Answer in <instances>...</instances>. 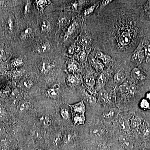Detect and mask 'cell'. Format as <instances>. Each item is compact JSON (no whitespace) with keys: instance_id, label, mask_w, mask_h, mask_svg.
<instances>
[{"instance_id":"5","label":"cell","mask_w":150,"mask_h":150,"mask_svg":"<svg viewBox=\"0 0 150 150\" xmlns=\"http://www.w3.org/2000/svg\"><path fill=\"white\" fill-rule=\"evenodd\" d=\"M54 67L53 63L48 60L42 61L39 63V68L40 71L42 74H47Z\"/></svg>"},{"instance_id":"9","label":"cell","mask_w":150,"mask_h":150,"mask_svg":"<svg viewBox=\"0 0 150 150\" xmlns=\"http://www.w3.org/2000/svg\"><path fill=\"white\" fill-rule=\"evenodd\" d=\"M96 57L98 59L101 60L103 63L105 65H108L112 61V58L109 55L103 54L100 51H97L96 53Z\"/></svg>"},{"instance_id":"53","label":"cell","mask_w":150,"mask_h":150,"mask_svg":"<svg viewBox=\"0 0 150 150\" xmlns=\"http://www.w3.org/2000/svg\"><path fill=\"white\" fill-rule=\"evenodd\" d=\"M110 150L109 147L106 146H103L102 148V150Z\"/></svg>"},{"instance_id":"49","label":"cell","mask_w":150,"mask_h":150,"mask_svg":"<svg viewBox=\"0 0 150 150\" xmlns=\"http://www.w3.org/2000/svg\"><path fill=\"white\" fill-rule=\"evenodd\" d=\"M29 8V4L27 3L25 6V14H27L28 12V10H29V8Z\"/></svg>"},{"instance_id":"22","label":"cell","mask_w":150,"mask_h":150,"mask_svg":"<svg viewBox=\"0 0 150 150\" xmlns=\"http://www.w3.org/2000/svg\"><path fill=\"white\" fill-rule=\"evenodd\" d=\"M91 63L94 66V68L98 71L103 70L104 65L98 59H96L94 58H92L91 60Z\"/></svg>"},{"instance_id":"31","label":"cell","mask_w":150,"mask_h":150,"mask_svg":"<svg viewBox=\"0 0 150 150\" xmlns=\"http://www.w3.org/2000/svg\"><path fill=\"white\" fill-rule=\"evenodd\" d=\"M96 4L93 5L91 6L90 7H88V8H86V9L84 11L83 13V16L85 17H87L90 16L91 14L94 12V10L95 9L96 7Z\"/></svg>"},{"instance_id":"48","label":"cell","mask_w":150,"mask_h":150,"mask_svg":"<svg viewBox=\"0 0 150 150\" xmlns=\"http://www.w3.org/2000/svg\"><path fill=\"white\" fill-rule=\"evenodd\" d=\"M5 130L3 127L0 126V136L4 133Z\"/></svg>"},{"instance_id":"2","label":"cell","mask_w":150,"mask_h":150,"mask_svg":"<svg viewBox=\"0 0 150 150\" xmlns=\"http://www.w3.org/2000/svg\"><path fill=\"white\" fill-rule=\"evenodd\" d=\"M144 52L142 43H140L136 49L135 50L131 57V61L136 64H140L142 63L144 58Z\"/></svg>"},{"instance_id":"7","label":"cell","mask_w":150,"mask_h":150,"mask_svg":"<svg viewBox=\"0 0 150 150\" xmlns=\"http://www.w3.org/2000/svg\"><path fill=\"white\" fill-rule=\"evenodd\" d=\"M131 77L135 80L141 81L145 79L146 76L141 70L137 67L133 68L131 72Z\"/></svg>"},{"instance_id":"30","label":"cell","mask_w":150,"mask_h":150,"mask_svg":"<svg viewBox=\"0 0 150 150\" xmlns=\"http://www.w3.org/2000/svg\"><path fill=\"white\" fill-rule=\"evenodd\" d=\"M36 3H37V5L38 9L41 11H43L47 5H48V1H44V0L43 1V0L36 1Z\"/></svg>"},{"instance_id":"32","label":"cell","mask_w":150,"mask_h":150,"mask_svg":"<svg viewBox=\"0 0 150 150\" xmlns=\"http://www.w3.org/2000/svg\"><path fill=\"white\" fill-rule=\"evenodd\" d=\"M42 31H48L50 29V24L47 21H42L40 24Z\"/></svg>"},{"instance_id":"16","label":"cell","mask_w":150,"mask_h":150,"mask_svg":"<svg viewBox=\"0 0 150 150\" xmlns=\"http://www.w3.org/2000/svg\"><path fill=\"white\" fill-rule=\"evenodd\" d=\"M78 23H77L74 22L69 26L66 31V34L64 36V41L67 40L69 36H72V34H74L76 32L77 28H78Z\"/></svg>"},{"instance_id":"47","label":"cell","mask_w":150,"mask_h":150,"mask_svg":"<svg viewBox=\"0 0 150 150\" xmlns=\"http://www.w3.org/2000/svg\"><path fill=\"white\" fill-rule=\"evenodd\" d=\"M145 10L149 15L150 16V3L147 4L145 7Z\"/></svg>"},{"instance_id":"15","label":"cell","mask_w":150,"mask_h":150,"mask_svg":"<svg viewBox=\"0 0 150 150\" xmlns=\"http://www.w3.org/2000/svg\"><path fill=\"white\" fill-rule=\"evenodd\" d=\"M91 136L96 138H100L103 136L104 134V131L102 129L99 127H95L91 130Z\"/></svg>"},{"instance_id":"26","label":"cell","mask_w":150,"mask_h":150,"mask_svg":"<svg viewBox=\"0 0 150 150\" xmlns=\"http://www.w3.org/2000/svg\"><path fill=\"white\" fill-rule=\"evenodd\" d=\"M32 32V28L31 27H28L24 29L21 34V38L22 39H26L30 36Z\"/></svg>"},{"instance_id":"39","label":"cell","mask_w":150,"mask_h":150,"mask_svg":"<svg viewBox=\"0 0 150 150\" xmlns=\"http://www.w3.org/2000/svg\"><path fill=\"white\" fill-rule=\"evenodd\" d=\"M7 114L6 111L3 108H0V120H3L6 118Z\"/></svg>"},{"instance_id":"13","label":"cell","mask_w":150,"mask_h":150,"mask_svg":"<svg viewBox=\"0 0 150 150\" xmlns=\"http://www.w3.org/2000/svg\"><path fill=\"white\" fill-rule=\"evenodd\" d=\"M47 95L53 99H56L59 94V88L58 85H55L54 87L47 90Z\"/></svg>"},{"instance_id":"6","label":"cell","mask_w":150,"mask_h":150,"mask_svg":"<svg viewBox=\"0 0 150 150\" xmlns=\"http://www.w3.org/2000/svg\"><path fill=\"white\" fill-rule=\"evenodd\" d=\"M107 78L103 73H101L97 79L96 82V89L97 92H99L106 85Z\"/></svg>"},{"instance_id":"18","label":"cell","mask_w":150,"mask_h":150,"mask_svg":"<svg viewBox=\"0 0 150 150\" xmlns=\"http://www.w3.org/2000/svg\"><path fill=\"white\" fill-rule=\"evenodd\" d=\"M119 141L121 146L125 149H127L131 148V143L128 137L120 135L119 137Z\"/></svg>"},{"instance_id":"42","label":"cell","mask_w":150,"mask_h":150,"mask_svg":"<svg viewBox=\"0 0 150 150\" xmlns=\"http://www.w3.org/2000/svg\"><path fill=\"white\" fill-rule=\"evenodd\" d=\"M76 45H72V46H70L68 49V53L69 54L72 55L75 53V48Z\"/></svg>"},{"instance_id":"17","label":"cell","mask_w":150,"mask_h":150,"mask_svg":"<svg viewBox=\"0 0 150 150\" xmlns=\"http://www.w3.org/2000/svg\"><path fill=\"white\" fill-rule=\"evenodd\" d=\"M39 121L43 126L45 127L50 126L52 123V119L48 115H43L39 118Z\"/></svg>"},{"instance_id":"19","label":"cell","mask_w":150,"mask_h":150,"mask_svg":"<svg viewBox=\"0 0 150 150\" xmlns=\"http://www.w3.org/2000/svg\"><path fill=\"white\" fill-rule=\"evenodd\" d=\"M119 126L120 129L126 132L129 131L131 128L130 122L128 119L125 118H121L120 120Z\"/></svg>"},{"instance_id":"44","label":"cell","mask_w":150,"mask_h":150,"mask_svg":"<svg viewBox=\"0 0 150 150\" xmlns=\"http://www.w3.org/2000/svg\"><path fill=\"white\" fill-rule=\"evenodd\" d=\"M34 132V136L36 138H39L41 137V135L40 132L38 131H35Z\"/></svg>"},{"instance_id":"50","label":"cell","mask_w":150,"mask_h":150,"mask_svg":"<svg viewBox=\"0 0 150 150\" xmlns=\"http://www.w3.org/2000/svg\"><path fill=\"white\" fill-rule=\"evenodd\" d=\"M23 72H21V71H18V72H16L15 75H16V76H17L20 77L21 76Z\"/></svg>"},{"instance_id":"36","label":"cell","mask_w":150,"mask_h":150,"mask_svg":"<svg viewBox=\"0 0 150 150\" xmlns=\"http://www.w3.org/2000/svg\"><path fill=\"white\" fill-rule=\"evenodd\" d=\"M23 61L22 59L18 58L14 60L11 65L13 67H17L23 65Z\"/></svg>"},{"instance_id":"21","label":"cell","mask_w":150,"mask_h":150,"mask_svg":"<svg viewBox=\"0 0 150 150\" xmlns=\"http://www.w3.org/2000/svg\"><path fill=\"white\" fill-rule=\"evenodd\" d=\"M51 45L48 43H44L41 44L37 48V52L39 54H44L51 49Z\"/></svg>"},{"instance_id":"23","label":"cell","mask_w":150,"mask_h":150,"mask_svg":"<svg viewBox=\"0 0 150 150\" xmlns=\"http://www.w3.org/2000/svg\"><path fill=\"white\" fill-rule=\"evenodd\" d=\"M74 134L72 132H67L64 134V136L63 137V141L65 144L70 143L74 138Z\"/></svg>"},{"instance_id":"20","label":"cell","mask_w":150,"mask_h":150,"mask_svg":"<svg viewBox=\"0 0 150 150\" xmlns=\"http://www.w3.org/2000/svg\"><path fill=\"white\" fill-rule=\"evenodd\" d=\"M34 85V81L31 79L27 78L23 80L20 83L21 87L25 90H29Z\"/></svg>"},{"instance_id":"45","label":"cell","mask_w":150,"mask_h":150,"mask_svg":"<svg viewBox=\"0 0 150 150\" xmlns=\"http://www.w3.org/2000/svg\"><path fill=\"white\" fill-rule=\"evenodd\" d=\"M19 92L17 90H14L11 94V97L12 98L17 97L19 95Z\"/></svg>"},{"instance_id":"51","label":"cell","mask_w":150,"mask_h":150,"mask_svg":"<svg viewBox=\"0 0 150 150\" xmlns=\"http://www.w3.org/2000/svg\"><path fill=\"white\" fill-rule=\"evenodd\" d=\"M65 19H61L59 21V25H63L64 24V23L65 22Z\"/></svg>"},{"instance_id":"40","label":"cell","mask_w":150,"mask_h":150,"mask_svg":"<svg viewBox=\"0 0 150 150\" xmlns=\"http://www.w3.org/2000/svg\"><path fill=\"white\" fill-rule=\"evenodd\" d=\"M112 1L111 0H105V1H103L101 2V5H100V10L103 9V8L106 7L107 5L111 3L112 2Z\"/></svg>"},{"instance_id":"29","label":"cell","mask_w":150,"mask_h":150,"mask_svg":"<svg viewBox=\"0 0 150 150\" xmlns=\"http://www.w3.org/2000/svg\"><path fill=\"white\" fill-rule=\"evenodd\" d=\"M115 115V112L113 109L106 111L103 113V118L106 119H111L114 117Z\"/></svg>"},{"instance_id":"4","label":"cell","mask_w":150,"mask_h":150,"mask_svg":"<svg viewBox=\"0 0 150 150\" xmlns=\"http://www.w3.org/2000/svg\"><path fill=\"white\" fill-rule=\"evenodd\" d=\"M131 39L129 31H124L120 34L118 38V43L120 46H127L130 43Z\"/></svg>"},{"instance_id":"14","label":"cell","mask_w":150,"mask_h":150,"mask_svg":"<svg viewBox=\"0 0 150 150\" xmlns=\"http://www.w3.org/2000/svg\"><path fill=\"white\" fill-rule=\"evenodd\" d=\"M84 82L90 89H93L96 85L95 78L92 74L86 75L84 78Z\"/></svg>"},{"instance_id":"43","label":"cell","mask_w":150,"mask_h":150,"mask_svg":"<svg viewBox=\"0 0 150 150\" xmlns=\"http://www.w3.org/2000/svg\"><path fill=\"white\" fill-rule=\"evenodd\" d=\"M85 56H86V54L85 51H81L79 55V59L81 61H83L85 59Z\"/></svg>"},{"instance_id":"11","label":"cell","mask_w":150,"mask_h":150,"mask_svg":"<svg viewBox=\"0 0 150 150\" xmlns=\"http://www.w3.org/2000/svg\"><path fill=\"white\" fill-rule=\"evenodd\" d=\"M98 99L102 103L108 104L110 101V97L109 94L105 89H101L98 92Z\"/></svg>"},{"instance_id":"38","label":"cell","mask_w":150,"mask_h":150,"mask_svg":"<svg viewBox=\"0 0 150 150\" xmlns=\"http://www.w3.org/2000/svg\"><path fill=\"white\" fill-rule=\"evenodd\" d=\"M1 145L2 149L6 150L8 149L9 144L6 140H2L1 141Z\"/></svg>"},{"instance_id":"52","label":"cell","mask_w":150,"mask_h":150,"mask_svg":"<svg viewBox=\"0 0 150 150\" xmlns=\"http://www.w3.org/2000/svg\"><path fill=\"white\" fill-rule=\"evenodd\" d=\"M146 98L147 100L150 101V92H148L146 94Z\"/></svg>"},{"instance_id":"55","label":"cell","mask_w":150,"mask_h":150,"mask_svg":"<svg viewBox=\"0 0 150 150\" xmlns=\"http://www.w3.org/2000/svg\"><path fill=\"white\" fill-rule=\"evenodd\" d=\"M35 150H43L41 149H36Z\"/></svg>"},{"instance_id":"10","label":"cell","mask_w":150,"mask_h":150,"mask_svg":"<svg viewBox=\"0 0 150 150\" xmlns=\"http://www.w3.org/2000/svg\"><path fill=\"white\" fill-rule=\"evenodd\" d=\"M126 73L121 70H119L114 76V81L118 84H122L126 81Z\"/></svg>"},{"instance_id":"33","label":"cell","mask_w":150,"mask_h":150,"mask_svg":"<svg viewBox=\"0 0 150 150\" xmlns=\"http://www.w3.org/2000/svg\"><path fill=\"white\" fill-rule=\"evenodd\" d=\"M140 106L141 109L148 110L150 109V104L149 100L147 99H143L140 101Z\"/></svg>"},{"instance_id":"28","label":"cell","mask_w":150,"mask_h":150,"mask_svg":"<svg viewBox=\"0 0 150 150\" xmlns=\"http://www.w3.org/2000/svg\"><path fill=\"white\" fill-rule=\"evenodd\" d=\"M62 135L61 133H58L56 135L53 139V143L56 147H58L61 144L63 141Z\"/></svg>"},{"instance_id":"25","label":"cell","mask_w":150,"mask_h":150,"mask_svg":"<svg viewBox=\"0 0 150 150\" xmlns=\"http://www.w3.org/2000/svg\"><path fill=\"white\" fill-rule=\"evenodd\" d=\"M31 105L29 103L25 102L22 103L18 106V109L21 112H25L27 111L31 108Z\"/></svg>"},{"instance_id":"56","label":"cell","mask_w":150,"mask_h":150,"mask_svg":"<svg viewBox=\"0 0 150 150\" xmlns=\"http://www.w3.org/2000/svg\"><path fill=\"white\" fill-rule=\"evenodd\" d=\"M17 150H22L21 149H20V148H19V149H18Z\"/></svg>"},{"instance_id":"46","label":"cell","mask_w":150,"mask_h":150,"mask_svg":"<svg viewBox=\"0 0 150 150\" xmlns=\"http://www.w3.org/2000/svg\"><path fill=\"white\" fill-rule=\"evenodd\" d=\"M13 21L11 19H9L8 21V26L10 30H12V28H13Z\"/></svg>"},{"instance_id":"35","label":"cell","mask_w":150,"mask_h":150,"mask_svg":"<svg viewBox=\"0 0 150 150\" xmlns=\"http://www.w3.org/2000/svg\"><path fill=\"white\" fill-rule=\"evenodd\" d=\"M68 81L70 85H74L78 84L79 79L76 77L73 76H70L68 77Z\"/></svg>"},{"instance_id":"27","label":"cell","mask_w":150,"mask_h":150,"mask_svg":"<svg viewBox=\"0 0 150 150\" xmlns=\"http://www.w3.org/2000/svg\"><path fill=\"white\" fill-rule=\"evenodd\" d=\"M139 122H140L137 118L133 116L130 122V126L134 130L137 129L140 124Z\"/></svg>"},{"instance_id":"34","label":"cell","mask_w":150,"mask_h":150,"mask_svg":"<svg viewBox=\"0 0 150 150\" xmlns=\"http://www.w3.org/2000/svg\"><path fill=\"white\" fill-rule=\"evenodd\" d=\"M144 52L146 56L148 57H150V43L149 42H145L142 43Z\"/></svg>"},{"instance_id":"8","label":"cell","mask_w":150,"mask_h":150,"mask_svg":"<svg viewBox=\"0 0 150 150\" xmlns=\"http://www.w3.org/2000/svg\"><path fill=\"white\" fill-rule=\"evenodd\" d=\"M78 40L81 44L85 47H88L92 41V38L91 35L88 32H83L79 37Z\"/></svg>"},{"instance_id":"24","label":"cell","mask_w":150,"mask_h":150,"mask_svg":"<svg viewBox=\"0 0 150 150\" xmlns=\"http://www.w3.org/2000/svg\"><path fill=\"white\" fill-rule=\"evenodd\" d=\"M61 116V117L63 119H64V120L68 121L70 119V114L69 112V110L67 108H62L60 110Z\"/></svg>"},{"instance_id":"1","label":"cell","mask_w":150,"mask_h":150,"mask_svg":"<svg viewBox=\"0 0 150 150\" xmlns=\"http://www.w3.org/2000/svg\"><path fill=\"white\" fill-rule=\"evenodd\" d=\"M71 109L72 119L75 126H79L84 124L85 121V113L86 107L83 101L68 104Z\"/></svg>"},{"instance_id":"3","label":"cell","mask_w":150,"mask_h":150,"mask_svg":"<svg viewBox=\"0 0 150 150\" xmlns=\"http://www.w3.org/2000/svg\"><path fill=\"white\" fill-rule=\"evenodd\" d=\"M119 90L122 96L124 98H129L133 95L135 88L134 86L128 82H124L120 85Z\"/></svg>"},{"instance_id":"12","label":"cell","mask_w":150,"mask_h":150,"mask_svg":"<svg viewBox=\"0 0 150 150\" xmlns=\"http://www.w3.org/2000/svg\"><path fill=\"white\" fill-rule=\"evenodd\" d=\"M83 99L89 105H93L96 102V98L94 95L87 91H85L84 93Z\"/></svg>"},{"instance_id":"41","label":"cell","mask_w":150,"mask_h":150,"mask_svg":"<svg viewBox=\"0 0 150 150\" xmlns=\"http://www.w3.org/2000/svg\"><path fill=\"white\" fill-rule=\"evenodd\" d=\"M9 94V91L8 90H2L0 92V95L2 97H6Z\"/></svg>"},{"instance_id":"54","label":"cell","mask_w":150,"mask_h":150,"mask_svg":"<svg viewBox=\"0 0 150 150\" xmlns=\"http://www.w3.org/2000/svg\"><path fill=\"white\" fill-rule=\"evenodd\" d=\"M134 150H147L146 149H144V148H138V149H136Z\"/></svg>"},{"instance_id":"37","label":"cell","mask_w":150,"mask_h":150,"mask_svg":"<svg viewBox=\"0 0 150 150\" xmlns=\"http://www.w3.org/2000/svg\"><path fill=\"white\" fill-rule=\"evenodd\" d=\"M68 69L69 72L75 73L77 71V65L74 63H71L68 65Z\"/></svg>"}]
</instances>
